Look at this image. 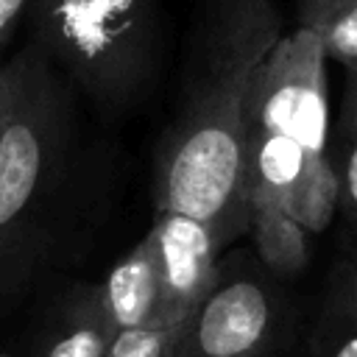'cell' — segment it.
<instances>
[{
	"label": "cell",
	"instance_id": "6da1fadb",
	"mask_svg": "<svg viewBox=\"0 0 357 357\" xmlns=\"http://www.w3.org/2000/svg\"><path fill=\"white\" fill-rule=\"evenodd\" d=\"M282 36L276 0H201L173 120L153 151V209L204 220L223 248L248 231L245 103Z\"/></svg>",
	"mask_w": 357,
	"mask_h": 357
},
{
	"label": "cell",
	"instance_id": "7a4b0ae2",
	"mask_svg": "<svg viewBox=\"0 0 357 357\" xmlns=\"http://www.w3.org/2000/svg\"><path fill=\"white\" fill-rule=\"evenodd\" d=\"M78 165V123L64 75L25 47V81L0 139V307L50 259Z\"/></svg>",
	"mask_w": 357,
	"mask_h": 357
},
{
	"label": "cell",
	"instance_id": "3957f363",
	"mask_svg": "<svg viewBox=\"0 0 357 357\" xmlns=\"http://www.w3.org/2000/svg\"><path fill=\"white\" fill-rule=\"evenodd\" d=\"M31 45L106 112L137 106L162 64V0H31Z\"/></svg>",
	"mask_w": 357,
	"mask_h": 357
},
{
	"label": "cell",
	"instance_id": "277c9868",
	"mask_svg": "<svg viewBox=\"0 0 357 357\" xmlns=\"http://www.w3.org/2000/svg\"><path fill=\"white\" fill-rule=\"evenodd\" d=\"M296 310L257 257L231 254L198 307L173 329L167 357H284Z\"/></svg>",
	"mask_w": 357,
	"mask_h": 357
},
{
	"label": "cell",
	"instance_id": "5b68a950",
	"mask_svg": "<svg viewBox=\"0 0 357 357\" xmlns=\"http://www.w3.org/2000/svg\"><path fill=\"white\" fill-rule=\"evenodd\" d=\"M326 53L321 39L296 25L262 61L245 103V134L271 131L296 139L310 159L326 153Z\"/></svg>",
	"mask_w": 357,
	"mask_h": 357
},
{
	"label": "cell",
	"instance_id": "8992f818",
	"mask_svg": "<svg viewBox=\"0 0 357 357\" xmlns=\"http://www.w3.org/2000/svg\"><path fill=\"white\" fill-rule=\"evenodd\" d=\"M148 231L153 237L162 284L159 318L162 326L176 329L215 284L223 243L204 220L170 209H156Z\"/></svg>",
	"mask_w": 357,
	"mask_h": 357
},
{
	"label": "cell",
	"instance_id": "52a82bcc",
	"mask_svg": "<svg viewBox=\"0 0 357 357\" xmlns=\"http://www.w3.org/2000/svg\"><path fill=\"white\" fill-rule=\"evenodd\" d=\"M114 335L100 287L73 284L47 307L20 357H103Z\"/></svg>",
	"mask_w": 357,
	"mask_h": 357
},
{
	"label": "cell",
	"instance_id": "ba28073f",
	"mask_svg": "<svg viewBox=\"0 0 357 357\" xmlns=\"http://www.w3.org/2000/svg\"><path fill=\"white\" fill-rule=\"evenodd\" d=\"M98 287L106 315L117 332L162 326L159 318L162 284H159V265H156V248L151 231H145L112 265V271L103 276V282H98Z\"/></svg>",
	"mask_w": 357,
	"mask_h": 357
},
{
	"label": "cell",
	"instance_id": "9c48e42d",
	"mask_svg": "<svg viewBox=\"0 0 357 357\" xmlns=\"http://www.w3.org/2000/svg\"><path fill=\"white\" fill-rule=\"evenodd\" d=\"M301 357H357V257L335 262Z\"/></svg>",
	"mask_w": 357,
	"mask_h": 357
},
{
	"label": "cell",
	"instance_id": "30bf717a",
	"mask_svg": "<svg viewBox=\"0 0 357 357\" xmlns=\"http://www.w3.org/2000/svg\"><path fill=\"white\" fill-rule=\"evenodd\" d=\"M248 234L254 257L279 282L296 279L310 262V231L301 229L282 206L254 204L248 209Z\"/></svg>",
	"mask_w": 357,
	"mask_h": 357
},
{
	"label": "cell",
	"instance_id": "8fae6325",
	"mask_svg": "<svg viewBox=\"0 0 357 357\" xmlns=\"http://www.w3.org/2000/svg\"><path fill=\"white\" fill-rule=\"evenodd\" d=\"M326 153L337 173V212L349 226V248H357V75H346L340 112Z\"/></svg>",
	"mask_w": 357,
	"mask_h": 357
},
{
	"label": "cell",
	"instance_id": "7c38bea8",
	"mask_svg": "<svg viewBox=\"0 0 357 357\" xmlns=\"http://www.w3.org/2000/svg\"><path fill=\"white\" fill-rule=\"evenodd\" d=\"M298 25L321 39L326 59L357 75V0H298Z\"/></svg>",
	"mask_w": 357,
	"mask_h": 357
},
{
	"label": "cell",
	"instance_id": "4fadbf2b",
	"mask_svg": "<svg viewBox=\"0 0 357 357\" xmlns=\"http://www.w3.org/2000/svg\"><path fill=\"white\" fill-rule=\"evenodd\" d=\"M337 173L329 153L310 159L284 201V212L310 234L324 231L337 212Z\"/></svg>",
	"mask_w": 357,
	"mask_h": 357
},
{
	"label": "cell",
	"instance_id": "5bb4252c",
	"mask_svg": "<svg viewBox=\"0 0 357 357\" xmlns=\"http://www.w3.org/2000/svg\"><path fill=\"white\" fill-rule=\"evenodd\" d=\"M170 340H173V329L165 326L120 329L103 357H167Z\"/></svg>",
	"mask_w": 357,
	"mask_h": 357
},
{
	"label": "cell",
	"instance_id": "9a60e30c",
	"mask_svg": "<svg viewBox=\"0 0 357 357\" xmlns=\"http://www.w3.org/2000/svg\"><path fill=\"white\" fill-rule=\"evenodd\" d=\"M22 81H25V50L11 56L8 61H0V139H3V131L17 109Z\"/></svg>",
	"mask_w": 357,
	"mask_h": 357
},
{
	"label": "cell",
	"instance_id": "2e32d148",
	"mask_svg": "<svg viewBox=\"0 0 357 357\" xmlns=\"http://www.w3.org/2000/svg\"><path fill=\"white\" fill-rule=\"evenodd\" d=\"M31 0H0V50L8 45L11 33L17 31V25L25 20Z\"/></svg>",
	"mask_w": 357,
	"mask_h": 357
},
{
	"label": "cell",
	"instance_id": "e0dca14e",
	"mask_svg": "<svg viewBox=\"0 0 357 357\" xmlns=\"http://www.w3.org/2000/svg\"><path fill=\"white\" fill-rule=\"evenodd\" d=\"M349 254H351V257H357V248H354V251H351V248H349Z\"/></svg>",
	"mask_w": 357,
	"mask_h": 357
},
{
	"label": "cell",
	"instance_id": "ac0fdd59",
	"mask_svg": "<svg viewBox=\"0 0 357 357\" xmlns=\"http://www.w3.org/2000/svg\"><path fill=\"white\" fill-rule=\"evenodd\" d=\"M0 357H11V354H3V351H0ZM17 357H20V354H17Z\"/></svg>",
	"mask_w": 357,
	"mask_h": 357
}]
</instances>
